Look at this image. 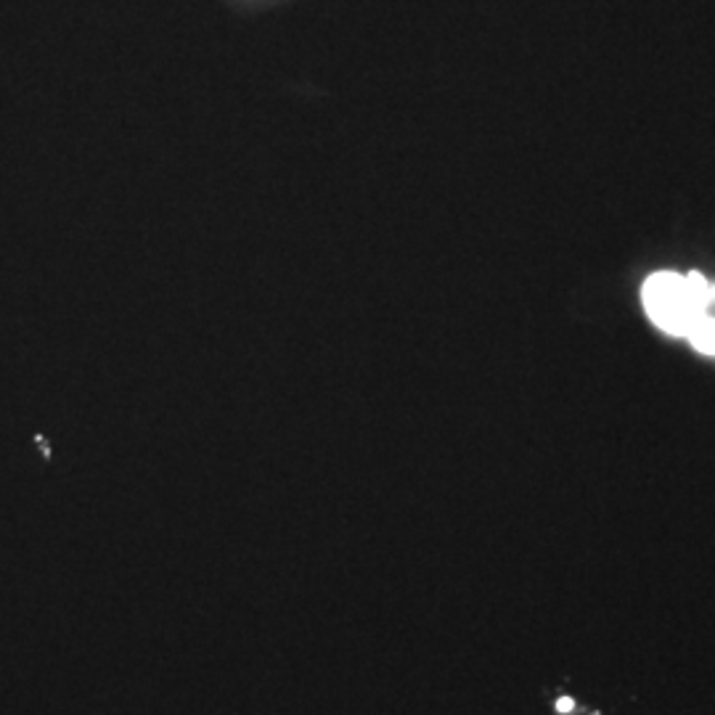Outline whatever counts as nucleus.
Wrapping results in <instances>:
<instances>
[{
    "mask_svg": "<svg viewBox=\"0 0 715 715\" xmlns=\"http://www.w3.org/2000/svg\"><path fill=\"white\" fill-rule=\"evenodd\" d=\"M641 297L649 318L675 337H689V331L715 310V284L700 273H657L647 278Z\"/></svg>",
    "mask_w": 715,
    "mask_h": 715,
    "instance_id": "nucleus-1",
    "label": "nucleus"
}]
</instances>
